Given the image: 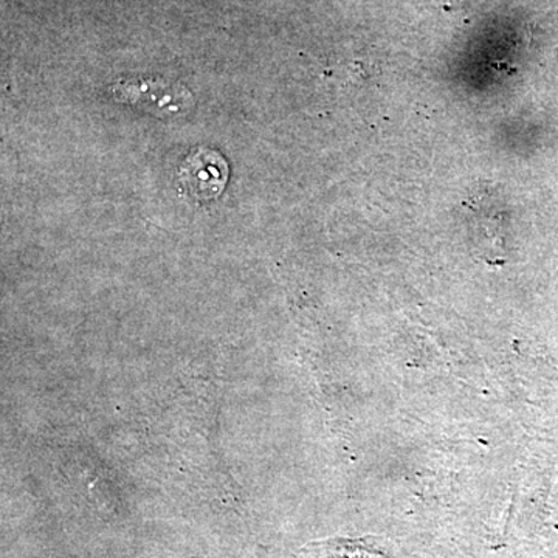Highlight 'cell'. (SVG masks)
<instances>
[{
    "label": "cell",
    "instance_id": "cell-1",
    "mask_svg": "<svg viewBox=\"0 0 558 558\" xmlns=\"http://www.w3.org/2000/svg\"><path fill=\"white\" fill-rule=\"evenodd\" d=\"M229 182V165L218 153L209 148L191 150L180 165L179 183L183 196L196 202L216 199Z\"/></svg>",
    "mask_w": 558,
    "mask_h": 558
},
{
    "label": "cell",
    "instance_id": "cell-2",
    "mask_svg": "<svg viewBox=\"0 0 558 558\" xmlns=\"http://www.w3.org/2000/svg\"><path fill=\"white\" fill-rule=\"evenodd\" d=\"M113 95L121 102H130L161 117L179 116L186 112L191 105V95L185 87L171 86L157 80L117 84Z\"/></svg>",
    "mask_w": 558,
    "mask_h": 558
}]
</instances>
